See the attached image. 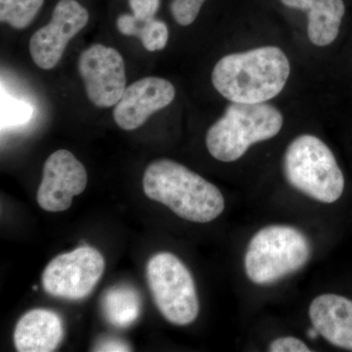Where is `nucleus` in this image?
Wrapping results in <instances>:
<instances>
[{"instance_id":"nucleus-3","label":"nucleus","mask_w":352,"mask_h":352,"mask_svg":"<svg viewBox=\"0 0 352 352\" xmlns=\"http://www.w3.org/2000/svg\"><path fill=\"white\" fill-rule=\"evenodd\" d=\"M284 118L270 104L232 103L210 127L206 144L217 161L231 163L242 157L252 145L275 138Z\"/></svg>"},{"instance_id":"nucleus-7","label":"nucleus","mask_w":352,"mask_h":352,"mask_svg":"<svg viewBox=\"0 0 352 352\" xmlns=\"http://www.w3.org/2000/svg\"><path fill=\"white\" fill-rule=\"evenodd\" d=\"M104 270L100 252L85 245L53 258L43 271V286L50 296L82 300L94 291Z\"/></svg>"},{"instance_id":"nucleus-1","label":"nucleus","mask_w":352,"mask_h":352,"mask_svg":"<svg viewBox=\"0 0 352 352\" xmlns=\"http://www.w3.org/2000/svg\"><path fill=\"white\" fill-rule=\"evenodd\" d=\"M289 72L283 51L263 46L222 57L212 71V82L231 103H264L284 89Z\"/></svg>"},{"instance_id":"nucleus-11","label":"nucleus","mask_w":352,"mask_h":352,"mask_svg":"<svg viewBox=\"0 0 352 352\" xmlns=\"http://www.w3.org/2000/svg\"><path fill=\"white\" fill-rule=\"evenodd\" d=\"M175 97L173 83L162 78L148 76L126 88L113 109L116 124L124 131H134L150 117L170 105Z\"/></svg>"},{"instance_id":"nucleus-16","label":"nucleus","mask_w":352,"mask_h":352,"mask_svg":"<svg viewBox=\"0 0 352 352\" xmlns=\"http://www.w3.org/2000/svg\"><path fill=\"white\" fill-rule=\"evenodd\" d=\"M120 34L140 39L146 50H163L168 41V25L163 21L138 20L133 14H122L117 21Z\"/></svg>"},{"instance_id":"nucleus-15","label":"nucleus","mask_w":352,"mask_h":352,"mask_svg":"<svg viewBox=\"0 0 352 352\" xmlns=\"http://www.w3.org/2000/svg\"><path fill=\"white\" fill-rule=\"evenodd\" d=\"M140 305L141 300L138 292L126 286L109 289L103 300L106 318L113 325L120 328L131 325L138 318Z\"/></svg>"},{"instance_id":"nucleus-21","label":"nucleus","mask_w":352,"mask_h":352,"mask_svg":"<svg viewBox=\"0 0 352 352\" xmlns=\"http://www.w3.org/2000/svg\"><path fill=\"white\" fill-rule=\"evenodd\" d=\"M271 352H309L307 344L295 337H282L273 340L268 347Z\"/></svg>"},{"instance_id":"nucleus-12","label":"nucleus","mask_w":352,"mask_h":352,"mask_svg":"<svg viewBox=\"0 0 352 352\" xmlns=\"http://www.w3.org/2000/svg\"><path fill=\"white\" fill-rule=\"evenodd\" d=\"M310 321L328 342L352 351V300L336 294H323L310 303Z\"/></svg>"},{"instance_id":"nucleus-18","label":"nucleus","mask_w":352,"mask_h":352,"mask_svg":"<svg viewBox=\"0 0 352 352\" xmlns=\"http://www.w3.org/2000/svg\"><path fill=\"white\" fill-rule=\"evenodd\" d=\"M32 115H34V108L29 103L2 94V129L25 124L31 120Z\"/></svg>"},{"instance_id":"nucleus-8","label":"nucleus","mask_w":352,"mask_h":352,"mask_svg":"<svg viewBox=\"0 0 352 352\" xmlns=\"http://www.w3.org/2000/svg\"><path fill=\"white\" fill-rule=\"evenodd\" d=\"M78 71L88 98L97 107H112L126 90L124 58L115 48L98 43L90 46L80 54Z\"/></svg>"},{"instance_id":"nucleus-14","label":"nucleus","mask_w":352,"mask_h":352,"mask_svg":"<svg viewBox=\"0 0 352 352\" xmlns=\"http://www.w3.org/2000/svg\"><path fill=\"white\" fill-rule=\"evenodd\" d=\"M285 6L307 14L308 38L314 45L327 46L339 36L346 12L342 0H281Z\"/></svg>"},{"instance_id":"nucleus-5","label":"nucleus","mask_w":352,"mask_h":352,"mask_svg":"<svg viewBox=\"0 0 352 352\" xmlns=\"http://www.w3.org/2000/svg\"><path fill=\"white\" fill-rule=\"evenodd\" d=\"M311 256L305 233L293 226H268L261 229L248 245L245 271L256 285L276 283L302 268Z\"/></svg>"},{"instance_id":"nucleus-23","label":"nucleus","mask_w":352,"mask_h":352,"mask_svg":"<svg viewBox=\"0 0 352 352\" xmlns=\"http://www.w3.org/2000/svg\"><path fill=\"white\" fill-rule=\"evenodd\" d=\"M319 333L314 327L308 330L307 336L310 339H316L318 337Z\"/></svg>"},{"instance_id":"nucleus-6","label":"nucleus","mask_w":352,"mask_h":352,"mask_svg":"<svg viewBox=\"0 0 352 352\" xmlns=\"http://www.w3.org/2000/svg\"><path fill=\"white\" fill-rule=\"evenodd\" d=\"M148 285L157 309L173 325L186 326L198 317V295L193 276L175 254L159 252L148 261Z\"/></svg>"},{"instance_id":"nucleus-22","label":"nucleus","mask_w":352,"mask_h":352,"mask_svg":"<svg viewBox=\"0 0 352 352\" xmlns=\"http://www.w3.org/2000/svg\"><path fill=\"white\" fill-rule=\"evenodd\" d=\"M97 351H129V346L120 340L109 339L103 340L97 349Z\"/></svg>"},{"instance_id":"nucleus-10","label":"nucleus","mask_w":352,"mask_h":352,"mask_svg":"<svg viewBox=\"0 0 352 352\" xmlns=\"http://www.w3.org/2000/svg\"><path fill=\"white\" fill-rule=\"evenodd\" d=\"M87 185V173L83 164L68 150H58L44 164L36 200L46 212H64Z\"/></svg>"},{"instance_id":"nucleus-13","label":"nucleus","mask_w":352,"mask_h":352,"mask_svg":"<svg viewBox=\"0 0 352 352\" xmlns=\"http://www.w3.org/2000/svg\"><path fill=\"white\" fill-rule=\"evenodd\" d=\"M64 336L59 315L46 309H34L18 321L14 331V344L20 352H51Z\"/></svg>"},{"instance_id":"nucleus-9","label":"nucleus","mask_w":352,"mask_h":352,"mask_svg":"<svg viewBox=\"0 0 352 352\" xmlns=\"http://www.w3.org/2000/svg\"><path fill=\"white\" fill-rule=\"evenodd\" d=\"M88 20V11L76 0H60L50 22L30 39V54L34 64L43 69L56 67L69 41L82 31Z\"/></svg>"},{"instance_id":"nucleus-19","label":"nucleus","mask_w":352,"mask_h":352,"mask_svg":"<svg viewBox=\"0 0 352 352\" xmlns=\"http://www.w3.org/2000/svg\"><path fill=\"white\" fill-rule=\"evenodd\" d=\"M206 0H173L170 12L176 23L182 25H189L200 13Z\"/></svg>"},{"instance_id":"nucleus-2","label":"nucleus","mask_w":352,"mask_h":352,"mask_svg":"<svg viewBox=\"0 0 352 352\" xmlns=\"http://www.w3.org/2000/svg\"><path fill=\"white\" fill-rule=\"evenodd\" d=\"M143 190L148 198L197 223L212 221L226 208L224 197L215 185L171 160H157L147 166Z\"/></svg>"},{"instance_id":"nucleus-4","label":"nucleus","mask_w":352,"mask_h":352,"mask_svg":"<svg viewBox=\"0 0 352 352\" xmlns=\"http://www.w3.org/2000/svg\"><path fill=\"white\" fill-rule=\"evenodd\" d=\"M283 170L292 187L315 201L333 204L344 193V173L333 152L311 134H302L289 143Z\"/></svg>"},{"instance_id":"nucleus-17","label":"nucleus","mask_w":352,"mask_h":352,"mask_svg":"<svg viewBox=\"0 0 352 352\" xmlns=\"http://www.w3.org/2000/svg\"><path fill=\"white\" fill-rule=\"evenodd\" d=\"M44 0H0V21L16 30L31 24Z\"/></svg>"},{"instance_id":"nucleus-20","label":"nucleus","mask_w":352,"mask_h":352,"mask_svg":"<svg viewBox=\"0 0 352 352\" xmlns=\"http://www.w3.org/2000/svg\"><path fill=\"white\" fill-rule=\"evenodd\" d=\"M132 14L138 20L154 19L157 11L159 10L160 0H129Z\"/></svg>"}]
</instances>
